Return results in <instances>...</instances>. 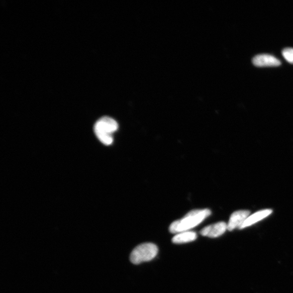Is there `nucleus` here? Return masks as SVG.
I'll use <instances>...</instances> for the list:
<instances>
[{"mask_svg":"<svg viewBox=\"0 0 293 293\" xmlns=\"http://www.w3.org/2000/svg\"><path fill=\"white\" fill-rule=\"evenodd\" d=\"M253 63L256 67H278L282 64L280 60L276 57L268 55V54H262V55L256 56L253 59Z\"/></svg>","mask_w":293,"mask_h":293,"instance_id":"423d86ee","label":"nucleus"},{"mask_svg":"<svg viewBox=\"0 0 293 293\" xmlns=\"http://www.w3.org/2000/svg\"><path fill=\"white\" fill-rule=\"evenodd\" d=\"M272 212L273 211L271 209H266V210H262L254 213L252 215H250L246 220L245 221L240 229L247 228V227L260 222V221L270 216Z\"/></svg>","mask_w":293,"mask_h":293,"instance_id":"0eeeda50","label":"nucleus"},{"mask_svg":"<svg viewBox=\"0 0 293 293\" xmlns=\"http://www.w3.org/2000/svg\"><path fill=\"white\" fill-rule=\"evenodd\" d=\"M197 235L194 231H184L176 234L172 238V242L176 244L186 243L196 240Z\"/></svg>","mask_w":293,"mask_h":293,"instance_id":"6e6552de","label":"nucleus"},{"mask_svg":"<svg viewBox=\"0 0 293 293\" xmlns=\"http://www.w3.org/2000/svg\"><path fill=\"white\" fill-rule=\"evenodd\" d=\"M211 214V211L207 208L191 211L182 219L173 222L170 226V231L176 234L189 231L199 225Z\"/></svg>","mask_w":293,"mask_h":293,"instance_id":"f257e3e1","label":"nucleus"},{"mask_svg":"<svg viewBox=\"0 0 293 293\" xmlns=\"http://www.w3.org/2000/svg\"><path fill=\"white\" fill-rule=\"evenodd\" d=\"M226 230L228 225L224 222H219L205 227L201 230L200 234L203 236L217 238L223 235Z\"/></svg>","mask_w":293,"mask_h":293,"instance_id":"20e7f679","label":"nucleus"},{"mask_svg":"<svg viewBox=\"0 0 293 293\" xmlns=\"http://www.w3.org/2000/svg\"><path fill=\"white\" fill-rule=\"evenodd\" d=\"M118 129L115 119L108 116L101 117L95 123L94 133L99 141L105 146H110L113 142V134Z\"/></svg>","mask_w":293,"mask_h":293,"instance_id":"f03ea898","label":"nucleus"},{"mask_svg":"<svg viewBox=\"0 0 293 293\" xmlns=\"http://www.w3.org/2000/svg\"><path fill=\"white\" fill-rule=\"evenodd\" d=\"M282 53L286 61L293 64V48H286L283 51Z\"/></svg>","mask_w":293,"mask_h":293,"instance_id":"1a4fd4ad","label":"nucleus"},{"mask_svg":"<svg viewBox=\"0 0 293 293\" xmlns=\"http://www.w3.org/2000/svg\"><path fill=\"white\" fill-rule=\"evenodd\" d=\"M250 212L248 210H239L233 213L230 217L228 225V230L232 231L236 229H241L245 221L250 216Z\"/></svg>","mask_w":293,"mask_h":293,"instance_id":"39448f33","label":"nucleus"},{"mask_svg":"<svg viewBox=\"0 0 293 293\" xmlns=\"http://www.w3.org/2000/svg\"><path fill=\"white\" fill-rule=\"evenodd\" d=\"M158 253L156 245L151 243H143L136 247L131 252L130 260L133 264L151 261Z\"/></svg>","mask_w":293,"mask_h":293,"instance_id":"7ed1b4c3","label":"nucleus"}]
</instances>
